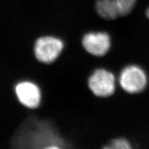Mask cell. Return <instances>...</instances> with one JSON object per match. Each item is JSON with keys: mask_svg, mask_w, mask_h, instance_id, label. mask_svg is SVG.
<instances>
[{"mask_svg": "<svg viewBox=\"0 0 149 149\" xmlns=\"http://www.w3.org/2000/svg\"><path fill=\"white\" fill-rule=\"evenodd\" d=\"M63 48L62 40L53 37H43L36 41L35 54L40 62L50 63L58 57Z\"/></svg>", "mask_w": 149, "mask_h": 149, "instance_id": "cell-3", "label": "cell"}, {"mask_svg": "<svg viewBox=\"0 0 149 149\" xmlns=\"http://www.w3.org/2000/svg\"><path fill=\"white\" fill-rule=\"evenodd\" d=\"M146 16L149 19V7L147 8V11H146Z\"/></svg>", "mask_w": 149, "mask_h": 149, "instance_id": "cell-8", "label": "cell"}, {"mask_svg": "<svg viewBox=\"0 0 149 149\" xmlns=\"http://www.w3.org/2000/svg\"><path fill=\"white\" fill-rule=\"evenodd\" d=\"M113 6L119 17L128 15L136 5L137 0H105Z\"/></svg>", "mask_w": 149, "mask_h": 149, "instance_id": "cell-6", "label": "cell"}, {"mask_svg": "<svg viewBox=\"0 0 149 149\" xmlns=\"http://www.w3.org/2000/svg\"><path fill=\"white\" fill-rule=\"evenodd\" d=\"M90 90L97 97H108L116 90V79L114 74L104 68L94 71L88 79Z\"/></svg>", "mask_w": 149, "mask_h": 149, "instance_id": "cell-2", "label": "cell"}, {"mask_svg": "<svg viewBox=\"0 0 149 149\" xmlns=\"http://www.w3.org/2000/svg\"><path fill=\"white\" fill-rule=\"evenodd\" d=\"M132 148L131 143L125 138H116L104 147V148L109 149H130Z\"/></svg>", "mask_w": 149, "mask_h": 149, "instance_id": "cell-7", "label": "cell"}, {"mask_svg": "<svg viewBox=\"0 0 149 149\" xmlns=\"http://www.w3.org/2000/svg\"><path fill=\"white\" fill-rule=\"evenodd\" d=\"M147 82L146 72L136 65H128L120 73L119 83L121 88L130 94L142 91L147 86Z\"/></svg>", "mask_w": 149, "mask_h": 149, "instance_id": "cell-1", "label": "cell"}, {"mask_svg": "<svg viewBox=\"0 0 149 149\" xmlns=\"http://www.w3.org/2000/svg\"><path fill=\"white\" fill-rule=\"evenodd\" d=\"M16 93L21 103L28 108H34L39 106L40 93L35 84L27 81L19 83L16 87Z\"/></svg>", "mask_w": 149, "mask_h": 149, "instance_id": "cell-5", "label": "cell"}, {"mask_svg": "<svg viewBox=\"0 0 149 149\" xmlns=\"http://www.w3.org/2000/svg\"><path fill=\"white\" fill-rule=\"evenodd\" d=\"M82 45L89 54L101 57L108 52L111 40L109 35L105 32H91L83 36Z\"/></svg>", "mask_w": 149, "mask_h": 149, "instance_id": "cell-4", "label": "cell"}]
</instances>
